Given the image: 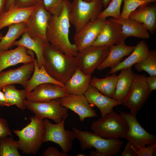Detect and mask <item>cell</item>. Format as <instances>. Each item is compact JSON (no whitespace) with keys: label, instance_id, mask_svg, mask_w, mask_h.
I'll return each mask as SVG.
<instances>
[{"label":"cell","instance_id":"cell-1","mask_svg":"<svg viewBox=\"0 0 156 156\" xmlns=\"http://www.w3.org/2000/svg\"><path fill=\"white\" fill-rule=\"evenodd\" d=\"M70 2L65 0L63 9L58 15H51L47 30V40L54 48L63 53L75 56L78 53L71 43L69 35L70 23L68 10Z\"/></svg>","mask_w":156,"mask_h":156},{"label":"cell","instance_id":"cell-2","mask_svg":"<svg viewBox=\"0 0 156 156\" xmlns=\"http://www.w3.org/2000/svg\"><path fill=\"white\" fill-rule=\"evenodd\" d=\"M42 65L50 76L64 84L78 68L75 56L60 52L49 43L45 48Z\"/></svg>","mask_w":156,"mask_h":156},{"label":"cell","instance_id":"cell-3","mask_svg":"<svg viewBox=\"0 0 156 156\" xmlns=\"http://www.w3.org/2000/svg\"><path fill=\"white\" fill-rule=\"evenodd\" d=\"M30 123L21 130H14L18 137V149L23 154H36L44 142V120L36 116L30 117Z\"/></svg>","mask_w":156,"mask_h":156},{"label":"cell","instance_id":"cell-4","mask_svg":"<svg viewBox=\"0 0 156 156\" xmlns=\"http://www.w3.org/2000/svg\"><path fill=\"white\" fill-rule=\"evenodd\" d=\"M72 129L83 151L94 148L104 156H113L119 153L123 144L119 139L105 138L93 132L82 131L75 127Z\"/></svg>","mask_w":156,"mask_h":156},{"label":"cell","instance_id":"cell-5","mask_svg":"<svg viewBox=\"0 0 156 156\" xmlns=\"http://www.w3.org/2000/svg\"><path fill=\"white\" fill-rule=\"evenodd\" d=\"M103 6L102 0L91 2L73 0L70 2L68 17L70 23L75 28V33L79 32L90 21L97 19Z\"/></svg>","mask_w":156,"mask_h":156},{"label":"cell","instance_id":"cell-6","mask_svg":"<svg viewBox=\"0 0 156 156\" xmlns=\"http://www.w3.org/2000/svg\"><path fill=\"white\" fill-rule=\"evenodd\" d=\"M91 128L93 132L103 138L118 139L124 138L128 127L120 114L113 110L93 122Z\"/></svg>","mask_w":156,"mask_h":156},{"label":"cell","instance_id":"cell-7","mask_svg":"<svg viewBox=\"0 0 156 156\" xmlns=\"http://www.w3.org/2000/svg\"><path fill=\"white\" fill-rule=\"evenodd\" d=\"M68 115H66L60 122L56 124L51 123L47 118L44 120V142H53L58 144L62 151L66 153L73 148V141L75 138L73 131L64 128L65 122Z\"/></svg>","mask_w":156,"mask_h":156},{"label":"cell","instance_id":"cell-8","mask_svg":"<svg viewBox=\"0 0 156 156\" xmlns=\"http://www.w3.org/2000/svg\"><path fill=\"white\" fill-rule=\"evenodd\" d=\"M137 114L121 112L120 115L126 121L128 129L124 138L135 150L140 147L156 144V136L150 133L141 125L136 117Z\"/></svg>","mask_w":156,"mask_h":156},{"label":"cell","instance_id":"cell-9","mask_svg":"<svg viewBox=\"0 0 156 156\" xmlns=\"http://www.w3.org/2000/svg\"><path fill=\"white\" fill-rule=\"evenodd\" d=\"M147 77L144 75L135 74L131 88L122 102L130 112L137 113L148 99L152 91L146 81Z\"/></svg>","mask_w":156,"mask_h":156},{"label":"cell","instance_id":"cell-10","mask_svg":"<svg viewBox=\"0 0 156 156\" xmlns=\"http://www.w3.org/2000/svg\"><path fill=\"white\" fill-rule=\"evenodd\" d=\"M109 47L92 46L79 51L75 56L78 68L86 75H91L103 61Z\"/></svg>","mask_w":156,"mask_h":156},{"label":"cell","instance_id":"cell-11","mask_svg":"<svg viewBox=\"0 0 156 156\" xmlns=\"http://www.w3.org/2000/svg\"><path fill=\"white\" fill-rule=\"evenodd\" d=\"M25 105V107L32 111L35 116L43 120L45 118L51 119L57 123L60 122L68 114L69 109L61 105L60 98L38 102L26 100Z\"/></svg>","mask_w":156,"mask_h":156},{"label":"cell","instance_id":"cell-12","mask_svg":"<svg viewBox=\"0 0 156 156\" xmlns=\"http://www.w3.org/2000/svg\"><path fill=\"white\" fill-rule=\"evenodd\" d=\"M51 14L44 8L42 3L37 6L29 16L26 31L31 37L40 38L47 43L46 32Z\"/></svg>","mask_w":156,"mask_h":156},{"label":"cell","instance_id":"cell-13","mask_svg":"<svg viewBox=\"0 0 156 156\" xmlns=\"http://www.w3.org/2000/svg\"><path fill=\"white\" fill-rule=\"evenodd\" d=\"M107 19L97 18L90 21L79 32L75 34L74 44L78 51L92 46Z\"/></svg>","mask_w":156,"mask_h":156},{"label":"cell","instance_id":"cell-14","mask_svg":"<svg viewBox=\"0 0 156 156\" xmlns=\"http://www.w3.org/2000/svg\"><path fill=\"white\" fill-rule=\"evenodd\" d=\"M125 40L119 25L111 18L107 19L92 46L109 47L120 44Z\"/></svg>","mask_w":156,"mask_h":156},{"label":"cell","instance_id":"cell-15","mask_svg":"<svg viewBox=\"0 0 156 156\" xmlns=\"http://www.w3.org/2000/svg\"><path fill=\"white\" fill-rule=\"evenodd\" d=\"M61 105L70 109L77 114L80 121L86 118L96 117L97 115L91 107L84 94L68 95L60 98Z\"/></svg>","mask_w":156,"mask_h":156},{"label":"cell","instance_id":"cell-16","mask_svg":"<svg viewBox=\"0 0 156 156\" xmlns=\"http://www.w3.org/2000/svg\"><path fill=\"white\" fill-rule=\"evenodd\" d=\"M34 67V61L24 64L20 67L0 72V89L11 84H19L24 88L30 78Z\"/></svg>","mask_w":156,"mask_h":156},{"label":"cell","instance_id":"cell-17","mask_svg":"<svg viewBox=\"0 0 156 156\" xmlns=\"http://www.w3.org/2000/svg\"><path fill=\"white\" fill-rule=\"evenodd\" d=\"M64 87L47 83L39 85L27 95V100L33 102H43L60 98L68 95Z\"/></svg>","mask_w":156,"mask_h":156},{"label":"cell","instance_id":"cell-18","mask_svg":"<svg viewBox=\"0 0 156 156\" xmlns=\"http://www.w3.org/2000/svg\"><path fill=\"white\" fill-rule=\"evenodd\" d=\"M25 47L18 46L16 48L0 52V72L9 67L19 63L26 64L34 61L33 52Z\"/></svg>","mask_w":156,"mask_h":156},{"label":"cell","instance_id":"cell-19","mask_svg":"<svg viewBox=\"0 0 156 156\" xmlns=\"http://www.w3.org/2000/svg\"><path fill=\"white\" fill-rule=\"evenodd\" d=\"M84 95L90 104L94 105L99 109L101 117L112 111L114 107L122 104L121 102L104 95L91 85Z\"/></svg>","mask_w":156,"mask_h":156},{"label":"cell","instance_id":"cell-20","mask_svg":"<svg viewBox=\"0 0 156 156\" xmlns=\"http://www.w3.org/2000/svg\"><path fill=\"white\" fill-rule=\"evenodd\" d=\"M128 18L142 24L153 34L156 29V6L149 3L143 5L132 12Z\"/></svg>","mask_w":156,"mask_h":156},{"label":"cell","instance_id":"cell-21","mask_svg":"<svg viewBox=\"0 0 156 156\" xmlns=\"http://www.w3.org/2000/svg\"><path fill=\"white\" fill-rule=\"evenodd\" d=\"M135 46L127 45L125 41L118 44L109 46L108 53L104 60L97 68L99 70L114 67L119 64L123 58L130 55L134 50Z\"/></svg>","mask_w":156,"mask_h":156},{"label":"cell","instance_id":"cell-22","mask_svg":"<svg viewBox=\"0 0 156 156\" xmlns=\"http://www.w3.org/2000/svg\"><path fill=\"white\" fill-rule=\"evenodd\" d=\"M37 6L11 7L5 11L0 18V30L11 25L22 22L26 23L29 16Z\"/></svg>","mask_w":156,"mask_h":156},{"label":"cell","instance_id":"cell-23","mask_svg":"<svg viewBox=\"0 0 156 156\" xmlns=\"http://www.w3.org/2000/svg\"><path fill=\"white\" fill-rule=\"evenodd\" d=\"M91 78V75L85 74L78 68L64 84L68 94H84L90 85Z\"/></svg>","mask_w":156,"mask_h":156},{"label":"cell","instance_id":"cell-24","mask_svg":"<svg viewBox=\"0 0 156 156\" xmlns=\"http://www.w3.org/2000/svg\"><path fill=\"white\" fill-rule=\"evenodd\" d=\"M112 18L119 25L125 39L130 36L143 39H148L149 38V31L142 24L129 18Z\"/></svg>","mask_w":156,"mask_h":156},{"label":"cell","instance_id":"cell-25","mask_svg":"<svg viewBox=\"0 0 156 156\" xmlns=\"http://www.w3.org/2000/svg\"><path fill=\"white\" fill-rule=\"evenodd\" d=\"M149 51V47L146 42L143 40L140 41L135 46L134 49L129 56L118 65L111 68L108 74L111 75L116 73L122 69L131 68L133 65L146 57Z\"/></svg>","mask_w":156,"mask_h":156},{"label":"cell","instance_id":"cell-26","mask_svg":"<svg viewBox=\"0 0 156 156\" xmlns=\"http://www.w3.org/2000/svg\"><path fill=\"white\" fill-rule=\"evenodd\" d=\"M22 36L20 40L14 42L13 46H22L34 52L37 57L38 66L40 68L43 65V53L45 46L49 43L46 42L39 38H32L26 32Z\"/></svg>","mask_w":156,"mask_h":156},{"label":"cell","instance_id":"cell-27","mask_svg":"<svg viewBox=\"0 0 156 156\" xmlns=\"http://www.w3.org/2000/svg\"><path fill=\"white\" fill-rule=\"evenodd\" d=\"M120 71L118 75L115 91L112 98L122 102L131 88L135 73L131 68H124Z\"/></svg>","mask_w":156,"mask_h":156},{"label":"cell","instance_id":"cell-28","mask_svg":"<svg viewBox=\"0 0 156 156\" xmlns=\"http://www.w3.org/2000/svg\"><path fill=\"white\" fill-rule=\"evenodd\" d=\"M34 67L33 74L27 81L24 88L27 94L38 85L44 83H54L64 87V84L57 81L50 76L46 71L43 65L39 68L37 59H34Z\"/></svg>","mask_w":156,"mask_h":156},{"label":"cell","instance_id":"cell-29","mask_svg":"<svg viewBox=\"0 0 156 156\" xmlns=\"http://www.w3.org/2000/svg\"><path fill=\"white\" fill-rule=\"evenodd\" d=\"M111 75L103 78L96 77L92 78L90 85L104 95L112 98L115 91L118 75L115 73Z\"/></svg>","mask_w":156,"mask_h":156},{"label":"cell","instance_id":"cell-30","mask_svg":"<svg viewBox=\"0 0 156 156\" xmlns=\"http://www.w3.org/2000/svg\"><path fill=\"white\" fill-rule=\"evenodd\" d=\"M8 31L0 41V52L8 50L16 40L26 31V24L22 22L8 26Z\"/></svg>","mask_w":156,"mask_h":156},{"label":"cell","instance_id":"cell-31","mask_svg":"<svg viewBox=\"0 0 156 156\" xmlns=\"http://www.w3.org/2000/svg\"><path fill=\"white\" fill-rule=\"evenodd\" d=\"M2 89L6 99L7 106L16 105L22 110L25 108V101L27 94L25 89L19 90L13 84L5 86Z\"/></svg>","mask_w":156,"mask_h":156},{"label":"cell","instance_id":"cell-32","mask_svg":"<svg viewBox=\"0 0 156 156\" xmlns=\"http://www.w3.org/2000/svg\"><path fill=\"white\" fill-rule=\"evenodd\" d=\"M134 65L135 69L138 72L144 71L148 73L150 76H156L155 50H149L146 57Z\"/></svg>","mask_w":156,"mask_h":156},{"label":"cell","instance_id":"cell-33","mask_svg":"<svg viewBox=\"0 0 156 156\" xmlns=\"http://www.w3.org/2000/svg\"><path fill=\"white\" fill-rule=\"evenodd\" d=\"M0 137V156H21L17 141L12 137Z\"/></svg>","mask_w":156,"mask_h":156},{"label":"cell","instance_id":"cell-34","mask_svg":"<svg viewBox=\"0 0 156 156\" xmlns=\"http://www.w3.org/2000/svg\"><path fill=\"white\" fill-rule=\"evenodd\" d=\"M123 0H112L105 9L102 11L98 18H107L111 17L119 19L120 16V8Z\"/></svg>","mask_w":156,"mask_h":156},{"label":"cell","instance_id":"cell-35","mask_svg":"<svg viewBox=\"0 0 156 156\" xmlns=\"http://www.w3.org/2000/svg\"><path fill=\"white\" fill-rule=\"evenodd\" d=\"M124 5L120 17V19L129 18L130 14L140 6L148 3L144 0H123Z\"/></svg>","mask_w":156,"mask_h":156},{"label":"cell","instance_id":"cell-36","mask_svg":"<svg viewBox=\"0 0 156 156\" xmlns=\"http://www.w3.org/2000/svg\"><path fill=\"white\" fill-rule=\"evenodd\" d=\"M65 0H42L44 9L53 15H58L62 12Z\"/></svg>","mask_w":156,"mask_h":156},{"label":"cell","instance_id":"cell-37","mask_svg":"<svg viewBox=\"0 0 156 156\" xmlns=\"http://www.w3.org/2000/svg\"><path fill=\"white\" fill-rule=\"evenodd\" d=\"M156 148V144L140 147L135 150L137 156H152Z\"/></svg>","mask_w":156,"mask_h":156},{"label":"cell","instance_id":"cell-38","mask_svg":"<svg viewBox=\"0 0 156 156\" xmlns=\"http://www.w3.org/2000/svg\"><path fill=\"white\" fill-rule=\"evenodd\" d=\"M42 0H14V5L18 7L37 6L42 3Z\"/></svg>","mask_w":156,"mask_h":156},{"label":"cell","instance_id":"cell-39","mask_svg":"<svg viewBox=\"0 0 156 156\" xmlns=\"http://www.w3.org/2000/svg\"><path fill=\"white\" fill-rule=\"evenodd\" d=\"M12 136V133L6 120L0 118V137Z\"/></svg>","mask_w":156,"mask_h":156},{"label":"cell","instance_id":"cell-40","mask_svg":"<svg viewBox=\"0 0 156 156\" xmlns=\"http://www.w3.org/2000/svg\"><path fill=\"white\" fill-rule=\"evenodd\" d=\"M43 156H68L66 153L59 151L56 148L50 146L48 147L44 151L43 154Z\"/></svg>","mask_w":156,"mask_h":156},{"label":"cell","instance_id":"cell-41","mask_svg":"<svg viewBox=\"0 0 156 156\" xmlns=\"http://www.w3.org/2000/svg\"><path fill=\"white\" fill-rule=\"evenodd\" d=\"M121 156H137L135 148L128 142L127 144L124 151L122 153Z\"/></svg>","mask_w":156,"mask_h":156},{"label":"cell","instance_id":"cell-42","mask_svg":"<svg viewBox=\"0 0 156 156\" xmlns=\"http://www.w3.org/2000/svg\"><path fill=\"white\" fill-rule=\"evenodd\" d=\"M146 81L150 89L153 91L156 89V76H149L146 77Z\"/></svg>","mask_w":156,"mask_h":156},{"label":"cell","instance_id":"cell-43","mask_svg":"<svg viewBox=\"0 0 156 156\" xmlns=\"http://www.w3.org/2000/svg\"><path fill=\"white\" fill-rule=\"evenodd\" d=\"M7 0H0V18L5 11Z\"/></svg>","mask_w":156,"mask_h":156},{"label":"cell","instance_id":"cell-44","mask_svg":"<svg viewBox=\"0 0 156 156\" xmlns=\"http://www.w3.org/2000/svg\"><path fill=\"white\" fill-rule=\"evenodd\" d=\"M0 106H7L6 100L4 93L0 89Z\"/></svg>","mask_w":156,"mask_h":156},{"label":"cell","instance_id":"cell-45","mask_svg":"<svg viewBox=\"0 0 156 156\" xmlns=\"http://www.w3.org/2000/svg\"><path fill=\"white\" fill-rule=\"evenodd\" d=\"M14 0H7L6 7L5 11L8 10L9 8L14 5Z\"/></svg>","mask_w":156,"mask_h":156},{"label":"cell","instance_id":"cell-46","mask_svg":"<svg viewBox=\"0 0 156 156\" xmlns=\"http://www.w3.org/2000/svg\"><path fill=\"white\" fill-rule=\"evenodd\" d=\"M88 156H104L103 155L96 150L90 151L88 154Z\"/></svg>","mask_w":156,"mask_h":156},{"label":"cell","instance_id":"cell-47","mask_svg":"<svg viewBox=\"0 0 156 156\" xmlns=\"http://www.w3.org/2000/svg\"><path fill=\"white\" fill-rule=\"evenodd\" d=\"M112 0H102L103 6L106 8Z\"/></svg>","mask_w":156,"mask_h":156},{"label":"cell","instance_id":"cell-48","mask_svg":"<svg viewBox=\"0 0 156 156\" xmlns=\"http://www.w3.org/2000/svg\"><path fill=\"white\" fill-rule=\"evenodd\" d=\"M144 0L146 1L148 3H152V2H155L156 1V0Z\"/></svg>","mask_w":156,"mask_h":156},{"label":"cell","instance_id":"cell-49","mask_svg":"<svg viewBox=\"0 0 156 156\" xmlns=\"http://www.w3.org/2000/svg\"><path fill=\"white\" fill-rule=\"evenodd\" d=\"M84 1H87V2H91L93 1H94L95 0H83Z\"/></svg>","mask_w":156,"mask_h":156},{"label":"cell","instance_id":"cell-50","mask_svg":"<svg viewBox=\"0 0 156 156\" xmlns=\"http://www.w3.org/2000/svg\"><path fill=\"white\" fill-rule=\"evenodd\" d=\"M3 36H2V35L1 34H0V40L1 39Z\"/></svg>","mask_w":156,"mask_h":156},{"label":"cell","instance_id":"cell-51","mask_svg":"<svg viewBox=\"0 0 156 156\" xmlns=\"http://www.w3.org/2000/svg\"><path fill=\"white\" fill-rule=\"evenodd\" d=\"M77 156H85V155H84L83 154H79L77 155Z\"/></svg>","mask_w":156,"mask_h":156}]
</instances>
